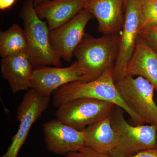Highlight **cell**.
<instances>
[{"instance_id": "1", "label": "cell", "mask_w": 157, "mask_h": 157, "mask_svg": "<svg viewBox=\"0 0 157 157\" xmlns=\"http://www.w3.org/2000/svg\"><path fill=\"white\" fill-rule=\"evenodd\" d=\"M120 40L118 34H106L99 38L85 35L74 52L82 75L80 82L95 80L113 69Z\"/></svg>"}, {"instance_id": "2", "label": "cell", "mask_w": 157, "mask_h": 157, "mask_svg": "<svg viewBox=\"0 0 157 157\" xmlns=\"http://www.w3.org/2000/svg\"><path fill=\"white\" fill-rule=\"evenodd\" d=\"M53 95L52 104L57 108L75 99L91 98L112 103L121 107L130 116L136 125L146 124L122 99L113 79V69L107 70L92 81L75 82L65 85L54 91Z\"/></svg>"}, {"instance_id": "3", "label": "cell", "mask_w": 157, "mask_h": 157, "mask_svg": "<svg viewBox=\"0 0 157 157\" xmlns=\"http://www.w3.org/2000/svg\"><path fill=\"white\" fill-rule=\"evenodd\" d=\"M22 19L27 42L26 54L34 69L49 65L61 67V59L55 52L49 39V31L46 21L36 13L33 0H25L19 12Z\"/></svg>"}, {"instance_id": "4", "label": "cell", "mask_w": 157, "mask_h": 157, "mask_svg": "<svg viewBox=\"0 0 157 157\" xmlns=\"http://www.w3.org/2000/svg\"><path fill=\"white\" fill-rule=\"evenodd\" d=\"M124 112L123 109L115 105L110 115L117 143L109 154L112 157H130L157 147V125H132L125 119Z\"/></svg>"}, {"instance_id": "5", "label": "cell", "mask_w": 157, "mask_h": 157, "mask_svg": "<svg viewBox=\"0 0 157 157\" xmlns=\"http://www.w3.org/2000/svg\"><path fill=\"white\" fill-rule=\"evenodd\" d=\"M121 97L127 106L145 122L157 125V104L154 88L141 76L127 75L115 82Z\"/></svg>"}, {"instance_id": "6", "label": "cell", "mask_w": 157, "mask_h": 157, "mask_svg": "<svg viewBox=\"0 0 157 157\" xmlns=\"http://www.w3.org/2000/svg\"><path fill=\"white\" fill-rule=\"evenodd\" d=\"M142 2V0H124V24L113 69L115 82L127 76V66L135 51L139 36Z\"/></svg>"}, {"instance_id": "7", "label": "cell", "mask_w": 157, "mask_h": 157, "mask_svg": "<svg viewBox=\"0 0 157 157\" xmlns=\"http://www.w3.org/2000/svg\"><path fill=\"white\" fill-rule=\"evenodd\" d=\"M115 105L91 98H78L58 107L56 119L78 130L110 115Z\"/></svg>"}, {"instance_id": "8", "label": "cell", "mask_w": 157, "mask_h": 157, "mask_svg": "<svg viewBox=\"0 0 157 157\" xmlns=\"http://www.w3.org/2000/svg\"><path fill=\"white\" fill-rule=\"evenodd\" d=\"M50 97H46L30 89L27 91L17 110L19 128L12 137V142L7 151L1 157H17L34 123L47 109Z\"/></svg>"}, {"instance_id": "9", "label": "cell", "mask_w": 157, "mask_h": 157, "mask_svg": "<svg viewBox=\"0 0 157 157\" xmlns=\"http://www.w3.org/2000/svg\"><path fill=\"white\" fill-rule=\"evenodd\" d=\"M94 17L84 9L67 22L50 31L51 44L60 58L67 62L72 60L75 49L85 35L88 23Z\"/></svg>"}, {"instance_id": "10", "label": "cell", "mask_w": 157, "mask_h": 157, "mask_svg": "<svg viewBox=\"0 0 157 157\" xmlns=\"http://www.w3.org/2000/svg\"><path fill=\"white\" fill-rule=\"evenodd\" d=\"M43 131L46 148L53 153L67 155L85 146L84 130H77L57 119L43 124Z\"/></svg>"}, {"instance_id": "11", "label": "cell", "mask_w": 157, "mask_h": 157, "mask_svg": "<svg viewBox=\"0 0 157 157\" xmlns=\"http://www.w3.org/2000/svg\"><path fill=\"white\" fill-rule=\"evenodd\" d=\"M82 75L76 61L70 67H44L34 69L30 82V89L50 97L59 88L75 82L81 81Z\"/></svg>"}, {"instance_id": "12", "label": "cell", "mask_w": 157, "mask_h": 157, "mask_svg": "<svg viewBox=\"0 0 157 157\" xmlns=\"http://www.w3.org/2000/svg\"><path fill=\"white\" fill-rule=\"evenodd\" d=\"M124 0H88L84 9L97 18L99 32L118 34L124 24Z\"/></svg>"}, {"instance_id": "13", "label": "cell", "mask_w": 157, "mask_h": 157, "mask_svg": "<svg viewBox=\"0 0 157 157\" xmlns=\"http://www.w3.org/2000/svg\"><path fill=\"white\" fill-rule=\"evenodd\" d=\"M1 71L11 91L15 94L30 89L34 69L26 53H18L2 58Z\"/></svg>"}, {"instance_id": "14", "label": "cell", "mask_w": 157, "mask_h": 157, "mask_svg": "<svg viewBox=\"0 0 157 157\" xmlns=\"http://www.w3.org/2000/svg\"><path fill=\"white\" fill-rule=\"evenodd\" d=\"M88 0H49L35 8L38 17L45 19L49 31L67 22L82 9Z\"/></svg>"}, {"instance_id": "15", "label": "cell", "mask_w": 157, "mask_h": 157, "mask_svg": "<svg viewBox=\"0 0 157 157\" xmlns=\"http://www.w3.org/2000/svg\"><path fill=\"white\" fill-rule=\"evenodd\" d=\"M127 75L145 78L157 94V53L139 35L135 51L127 66Z\"/></svg>"}, {"instance_id": "16", "label": "cell", "mask_w": 157, "mask_h": 157, "mask_svg": "<svg viewBox=\"0 0 157 157\" xmlns=\"http://www.w3.org/2000/svg\"><path fill=\"white\" fill-rule=\"evenodd\" d=\"M111 115V114H110ZM85 146L108 154L117 143V137L111 123L110 115L84 129Z\"/></svg>"}, {"instance_id": "17", "label": "cell", "mask_w": 157, "mask_h": 157, "mask_svg": "<svg viewBox=\"0 0 157 157\" xmlns=\"http://www.w3.org/2000/svg\"><path fill=\"white\" fill-rule=\"evenodd\" d=\"M28 44L24 30L14 24L0 33V55L2 58L18 53H26Z\"/></svg>"}, {"instance_id": "18", "label": "cell", "mask_w": 157, "mask_h": 157, "mask_svg": "<svg viewBox=\"0 0 157 157\" xmlns=\"http://www.w3.org/2000/svg\"><path fill=\"white\" fill-rule=\"evenodd\" d=\"M157 25V0H143L139 33Z\"/></svg>"}, {"instance_id": "19", "label": "cell", "mask_w": 157, "mask_h": 157, "mask_svg": "<svg viewBox=\"0 0 157 157\" xmlns=\"http://www.w3.org/2000/svg\"><path fill=\"white\" fill-rule=\"evenodd\" d=\"M65 157H112L108 154L104 153L85 146L78 151L69 153Z\"/></svg>"}, {"instance_id": "20", "label": "cell", "mask_w": 157, "mask_h": 157, "mask_svg": "<svg viewBox=\"0 0 157 157\" xmlns=\"http://www.w3.org/2000/svg\"><path fill=\"white\" fill-rule=\"evenodd\" d=\"M139 35L142 37L149 46L157 53V33L140 32Z\"/></svg>"}, {"instance_id": "21", "label": "cell", "mask_w": 157, "mask_h": 157, "mask_svg": "<svg viewBox=\"0 0 157 157\" xmlns=\"http://www.w3.org/2000/svg\"><path fill=\"white\" fill-rule=\"evenodd\" d=\"M130 157H157V147L143 151Z\"/></svg>"}, {"instance_id": "22", "label": "cell", "mask_w": 157, "mask_h": 157, "mask_svg": "<svg viewBox=\"0 0 157 157\" xmlns=\"http://www.w3.org/2000/svg\"><path fill=\"white\" fill-rule=\"evenodd\" d=\"M17 0H0V10L6 11L11 9Z\"/></svg>"}, {"instance_id": "23", "label": "cell", "mask_w": 157, "mask_h": 157, "mask_svg": "<svg viewBox=\"0 0 157 157\" xmlns=\"http://www.w3.org/2000/svg\"><path fill=\"white\" fill-rule=\"evenodd\" d=\"M49 0H33V4L35 8L41 5V4H43V3L46 2H48Z\"/></svg>"}, {"instance_id": "24", "label": "cell", "mask_w": 157, "mask_h": 157, "mask_svg": "<svg viewBox=\"0 0 157 157\" xmlns=\"http://www.w3.org/2000/svg\"><path fill=\"white\" fill-rule=\"evenodd\" d=\"M140 32H144L146 33H157V25L153 27L147 29L144 31H141ZM139 32V33H140Z\"/></svg>"}, {"instance_id": "25", "label": "cell", "mask_w": 157, "mask_h": 157, "mask_svg": "<svg viewBox=\"0 0 157 157\" xmlns=\"http://www.w3.org/2000/svg\"><path fill=\"white\" fill-rule=\"evenodd\" d=\"M142 1H143V0H142Z\"/></svg>"}]
</instances>
